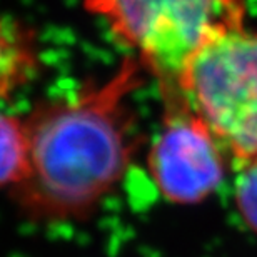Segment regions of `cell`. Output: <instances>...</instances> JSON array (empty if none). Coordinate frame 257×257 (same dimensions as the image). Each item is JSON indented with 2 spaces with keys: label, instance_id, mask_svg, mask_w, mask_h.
<instances>
[{
  "label": "cell",
  "instance_id": "3",
  "mask_svg": "<svg viewBox=\"0 0 257 257\" xmlns=\"http://www.w3.org/2000/svg\"><path fill=\"white\" fill-rule=\"evenodd\" d=\"M176 95L240 164L257 159V34L239 27L215 35L184 67Z\"/></svg>",
  "mask_w": 257,
  "mask_h": 257
},
{
  "label": "cell",
  "instance_id": "5",
  "mask_svg": "<svg viewBox=\"0 0 257 257\" xmlns=\"http://www.w3.org/2000/svg\"><path fill=\"white\" fill-rule=\"evenodd\" d=\"M40 69L35 30L24 20L0 17V99L29 84Z\"/></svg>",
  "mask_w": 257,
  "mask_h": 257
},
{
  "label": "cell",
  "instance_id": "2",
  "mask_svg": "<svg viewBox=\"0 0 257 257\" xmlns=\"http://www.w3.org/2000/svg\"><path fill=\"white\" fill-rule=\"evenodd\" d=\"M131 50L162 94L171 92L197 50L229 30L244 27L245 0H82Z\"/></svg>",
  "mask_w": 257,
  "mask_h": 257
},
{
  "label": "cell",
  "instance_id": "6",
  "mask_svg": "<svg viewBox=\"0 0 257 257\" xmlns=\"http://www.w3.org/2000/svg\"><path fill=\"white\" fill-rule=\"evenodd\" d=\"M29 172V136L24 117L0 110V189L14 191Z\"/></svg>",
  "mask_w": 257,
  "mask_h": 257
},
{
  "label": "cell",
  "instance_id": "1",
  "mask_svg": "<svg viewBox=\"0 0 257 257\" xmlns=\"http://www.w3.org/2000/svg\"><path fill=\"white\" fill-rule=\"evenodd\" d=\"M147 72L131 55L99 84L25 115L29 172L10 197L40 224L80 222L120 186L141 146L131 95Z\"/></svg>",
  "mask_w": 257,
  "mask_h": 257
},
{
  "label": "cell",
  "instance_id": "4",
  "mask_svg": "<svg viewBox=\"0 0 257 257\" xmlns=\"http://www.w3.org/2000/svg\"><path fill=\"white\" fill-rule=\"evenodd\" d=\"M164 102V120L146 157L149 176L171 204H199L224 182L229 154L179 97Z\"/></svg>",
  "mask_w": 257,
  "mask_h": 257
},
{
  "label": "cell",
  "instance_id": "7",
  "mask_svg": "<svg viewBox=\"0 0 257 257\" xmlns=\"http://www.w3.org/2000/svg\"><path fill=\"white\" fill-rule=\"evenodd\" d=\"M234 202L242 222L257 234V159L240 166L234 184Z\"/></svg>",
  "mask_w": 257,
  "mask_h": 257
}]
</instances>
